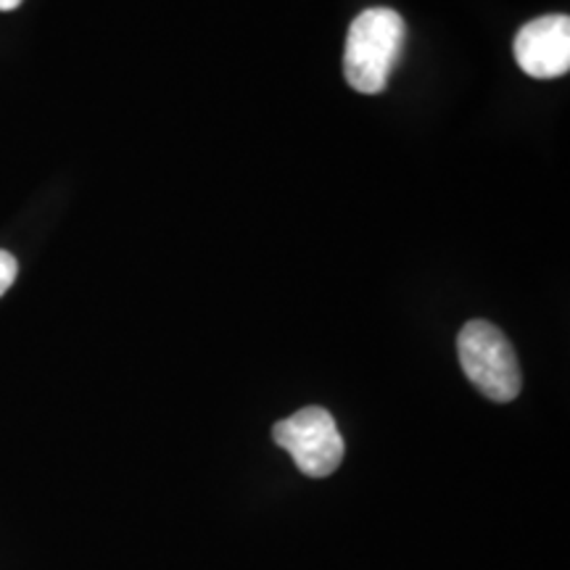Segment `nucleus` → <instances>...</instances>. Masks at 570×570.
<instances>
[{"label": "nucleus", "mask_w": 570, "mask_h": 570, "mask_svg": "<svg viewBox=\"0 0 570 570\" xmlns=\"http://www.w3.org/2000/svg\"><path fill=\"white\" fill-rule=\"evenodd\" d=\"M407 40V24L391 9H367L352 21L346 35L344 75L356 92L377 96L386 90L391 71Z\"/></svg>", "instance_id": "nucleus-1"}, {"label": "nucleus", "mask_w": 570, "mask_h": 570, "mask_svg": "<svg viewBox=\"0 0 570 570\" xmlns=\"http://www.w3.org/2000/svg\"><path fill=\"white\" fill-rule=\"evenodd\" d=\"M458 352L462 370L483 396L502 404L518 399L523 386L518 354L497 325L487 320H470L460 331Z\"/></svg>", "instance_id": "nucleus-2"}, {"label": "nucleus", "mask_w": 570, "mask_h": 570, "mask_svg": "<svg viewBox=\"0 0 570 570\" xmlns=\"http://www.w3.org/2000/svg\"><path fill=\"white\" fill-rule=\"evenodd\" d=\"M273 439L309 479H327L344 462V436L331 412L323 407L298 410L296 415L275 423Z\"/></svg>", "instance_id": "nucleus-3"}, {"label": "nucleus", "mask_w": 570, "mask_h": 570, "mask_svg": "<svg viewBox=\"0 0 570 570\" xmlns=\"http://www.w3.org/2000/svg\"><path fill=\"white\" fill-rule=\"evenodd\" d=\"M515 61L533 80H554L570 69V19L566 13L533 19L515 35Z\"/></svg>", "instance_id": "nucleus-4"}, {"label": "nucleus", "mask_w": 570, "mask_h": 570, "mask_svg": "<svg viewBox=\"0 0 570 570\" xmlns=\"http://www.w3.org/2000/svg\"><path fill=\"white\" fill-rule=\"evenodd\" d=\"M17 273H19V265L17 259H13V254L0 248V296L11 288L13 281H17Z\"/></svg>", "instance_id": "nucleus-5"}, {"label": "nucleus", "mask_w": 570, "mask_h": 570, "mask_svg": "<svg viewBox=\"0 0 570 570\" xmlns=\"http://www.w3.org/2000/svg\"><path fill=\"white\" fill-rule=\"evenodd\" d=\"M21 6V0H0V11H13V9H19Z\"/></svg>", "instance_id": "nucleus-6"}]
</instances>
